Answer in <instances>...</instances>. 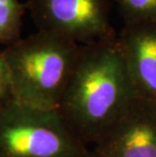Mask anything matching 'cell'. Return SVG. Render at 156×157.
Returning <instances> with one entry per match:
<instances>
[{"instance_id": "7", "label": "cell", "mask_w": 156, "mask_h": 157, "mask_svg": "<svg viewBox=\"0 0 156 157\" xmlns=\"http://www.w3.org/2000/svg\"><path fill=\"white\" fill-rule=\"evenodd\" d=\"M25 10L28 4L21 0H0V44L9 46L21 40Z\"/></svg>"}, {"instance_id": "5", "label": "cell", "mask_w": 156, "mask_h": 157, "mask_svg": "<svg viewBox=\"0 0 156 157\" xmlns=\"http://www.w3.org/2000/svg\"><path fill=\"white\" fill-rule=\"evenodd\" d=\"M91 157H156V105L139 98L104 135Z\"/></svg>"}, {"instance_id": "1", "label": "cell", "mask_w": 156, "mask_h": 157, "mask_svg": "<svg viewBox=\"0 0 156 157\" xmlns=\"http://www.w3.org/2000/svg\"><path fill=\"white\" fill-rule=\"evenodd\" d=\"M139 98L120 43L84 45L58 111L83 144L95 145Z\"/></svg>"}, {"instance_id": "9", "label": "cell", "mask_w": 156, "mask_h": 157, "mask_svg": "<svg viewBox=\"0 0 156 157\" xmlns=\"http://www.w3.org/2000/svg\"><path fill=\"white\" fill-rule=\"evenodd\" d=\"M11 98L10 80H9L8 68L6 65L3 51L0 50V105L9 101Z\"/></svg>"}, {"instance_id": "6", "label": "cell", "mask_w": 156, "mask_h": 157, "mask_svg": "<svg viewBox=\"0 0 156 157\" xmlns=\"http://www.w3.org/2000/svg\"><path fill=\"white\" fill-rule=\"evenodd\" d=\"M120 44L139 98L156 105V23H132Z\"/></svg>"}, {"instance_id": "8", "label": "cell", "mask_w": 156, "mask_h": 157, "mask_svg": "<svg viewBox=\"0 0 156 157\" xmlns=\"http://www.w3.org/2000/svg\"><path fill=\"white\" fill-rule=\"evenodd\" d=\"M132 23H156V0H117Z\"/></svg>"}, {"instance_id": "4", "label": "cell", "mask_w": 156, "mask_h": 157, "mask_svg": "<svg viewBox=\"0 0 156 157\" xmlns=\"http://www.w3.org/2000/svg\"><path fill=\"white\" fill-rule=\"evenodd\" d=\"M40 32L89 45L109 39L105 0H29Z\"/></svg>"}, {"instance_id": "2", "label": "cell", "mask_w": 156, "mask_h": 157, "mask_svg": "<svg viewBox=\"0 0 156 157\" xmlns=\"http://www.w3.org/2000/svg\"><path fill=\"white\" fill-rule=\"evenodd\" d=\"M81 47L62 36L40 32L7 46L4 53L15 101L58 109Z\"/></svg>"}, {"instance_id": "3", "label": "cell", "mask_w": 156, "mask_h": 157, "mask_svg": "<svg viewBox=\"0 0 156 157\" xmlns=\"http://www.w3.org/2000/svg\"><path fill=\"white\" fill-rule=\"evenodd\" d=\"M0 157H91L57 109L0 105Z\"/></svg>"}]
</instances>
